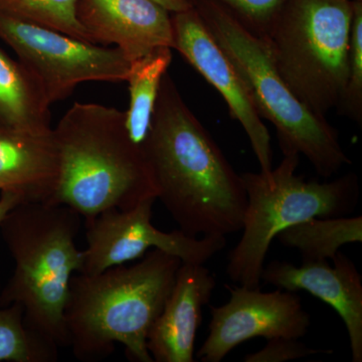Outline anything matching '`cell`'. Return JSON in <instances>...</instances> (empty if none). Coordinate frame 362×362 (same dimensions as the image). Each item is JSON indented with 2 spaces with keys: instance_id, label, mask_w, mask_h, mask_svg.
Instances as JSON below:
<instances>
[{
  "instance_id": "10",
  "label": "cell",
  "mask_w": 362,
  "mask_h": 362,
  "mask_svg": "<svg viewBox=\"0 0 362 362\" xmlns=\"http://www.w3.org/2000/svg\"><path fill=\"white\" fill-rule=\"evenodd\" d=\"M226 288L230 294L228 303L211 307L209 337L197 354L202 362H221L252 338L300 339L310 327V316L295 292H263L240 285Z\"/></svg>"
},
{
  "instance_id": "9",
  "label": "cell",
  "mask_w": 362,
  "mask_h": 362,
  "mask_svg": "<svg viewBox=\"0 0 362 362\" xmlns=\"http://www.w3.org/2000/svg\"><path fill=\"white\" fill-rule=\"evenodd\" d=\"M157 199L140 202L132 209H111L86 221L87 247L83 250L81 273L93 275L112 267L141 259L150 249L160 250L182 263L206 264L226 245L223 235L190 237L177 230L165 233L152 225V206Z\"/></svg>"
},
{
  "instance_id": "6",
  "label": "cell",
  "mask_w": 362,
  "mask_h": 362,
  "mask_svg": "<svg viewBox=\"0 0 362 362\" xmlns=\"http://www.w3.org/2000/svg\"><path fill=\"white\" fill-rule=\"evenodd\" d=\"M300 156L287 154L269 175H240L247 194L243 235L228 255L226 275L235 284L259 288L272 242L290 226L313 218H337L352 213L359 199L354 173L329 182L296 175Z\"/></svg>"
},
{
  "instance_id": "18",
  "label": "cell",
  "mask_w": 362,
  "mask_h": 362,
  "mask_svg": "<svg viewBox=\"0 0 362 362\" xmlns=\"http://www.w3.org/2000/svg\"><path fill=\"white\" fill-rule=\"evenodd\" d=\"M283 246L298 250L302 262L331 259L345 245L362 242V218H313L277 235Z\"/></svg>"
},
{
  "instance_id": "7",
  "label": "cell",
  "mask_w": 362,
  "mask_h": 362,
  "mask_svg": "<svg viewBox=\"0 0 362 362\" xmlns=\"http://www.w3.org/2000/svg\"><path fill=\"white\" fill-rule=\"evenodd\" d=\"M351 20L352 0H287L263 37L286 85L316 115L341 103Z\"/></svg>"
},
{
  "instance_id": "17",
  "label": "cell",
  "mask_w": 362,
  "mask_h": 362,
  "mask_svg": "<svg viewBox=\"0 0 362 362\" xmlns=\"http://www.w3.org/2000/svg\"><path fill=\"white\" fill-rule=\"evenodd\" d=\"M173 62V49L157 47L130 63L127 80L129 107L126 110V126L131 140L144 150L151 127L162 78ZM145 151V150H144Z\"/></svg>"
},
{
  "instance_id": "14",
  "label": "cell",
  "mask_w": 362,
  "mask_h": 362,
  "mask_svg": "<svg viewBox=\"0 0 362 362\" xmlns=\"http://www.w3.org/2000/svg\"><path fill=\"white\" fill-rule=\"evenodd\" d=\"M216 286V277L204 264H181L173 290L147 337L153 361H194L202 308L211 301Z\"/></svg>"
},
{
  "instance_id": "21",
  "label": "cell",
  "mask_w": 362,
  "mask_h": 362,
  "mask_svg": "<svg viewBox=\"0 0 362 362\" xmlns=\"http://www.w3.org/2000/svg\"><path fill=\"white\" fill-rule=\"evenodd\" d=\"M338 109L343 114L362 122V0H352L351 30L346 84Z\"/></svg>"
},
{
  "instance_id": "20",
  "label": "cell",
  "mask_w": 362,
  "mask_h": 362,
  "mask_svg": "<svg viewBox=\"0 0 362 362\" xmlns=\"http://www.w3.org/2000/svg\"><path fill=\"white\" fill-rule=\"evenodd\" d=\"M77 4L78 0H0V13L93 42L78 20Z\"/></svg>"
},
{
  "instance_id": "19",
  "label": "cell",
  "mask_w": 362,
  "mask_h": 362,
  "mask_svg": "<svg viewBox=\"0 0 362 362\" xmlns=\"http://www.w3.org/2000/svg\"><path fill=\"white\" fill-rule=\"evenodd\" d=\"M56 361L58 347L52 346L26 327L23 307L20 304L2 306L0 302V362Z\"/></svg>"
},
{
  "instance_id": "1",
  "label": "cell",
  "mask_w": 362,
  "mask_h": 362,
  "mask_svg": "<svg viewBox=\"0 0 362 362\" xmlns=\"http://www.w3.org/2000/svg\"><path fill=\"white\" fill-rule=\"evenodd\" d=\"M159 199L180 230L199 238L242 230L247 194L220 147L165 74L144 146Z\"/></svg>"
},
{
  "instance_id": "11",
  "label": "cell",
  "mask_w": 362,
  "mask_h": 362,
  "mask_svg": "<svg viewBox=\"0 0 362 362\" xmlns=\"http://www.w3.org/2000/svg\"><path fill=\"white\" fill-rule=\"evenodd\" d=\"M173 49L220 93L233 119L245 130L263 175L273 169L271 136L239 71L207 30L194 6L171 13Z\"/></svg>"
},
{
  "instance_id": "8",
  "label": "cell",
  "mask_w": 362,
  "mask_h": 362,
  "mask_svg": "<svg viewBox=\"0 0 362 362\" xmlns=\"http://www.w3.org/2000/svg\"><path fill=\"white\" fill-rule=\"evenodd\" d=\"M0 40L39 81L49 104L64 101L87 82H126L130 62L117 47L0 13Z\"/></svg>"
},
{
  "instance_id": "5",
  "label": "cell",
  "mask_w": 362,
  "mask_h": 362,
  "mask_svg": "<svg viewBox=\"0 0 362 362\" xmlns=\"http://www.w3.org/2000/svg\"><path fill=\"white\" fill-rule=\"evenodd\" d=\"M207 30L244 81L259 116L277 131L283 154L308 159L316 173L330 178L351 163L326 117L316 115L286 85L265 39L216 0H192Z\"/></svg>"
},
{
  "instance_id": "3",
  "label": "cell",
  "mask_w": 362,
  "mask_h": 362,
  "mask_svg": "<svg viewBox=\"0 0 362 362\" xmlns=\"http://www.w3.org/2000/svg\"><path fill=\"white\" fill-rule=\"evenodd\" d=\"M52 130L61 173L52 204L70 206L88 221L158 197L146 154L128 133L125 111L77 102Z\"/></svg>"
},
{
  "instance_id": "25",
  "label": "cell",
  "mask_w": 362,
  "mask_h": 362,
  "mask_svg": "<svg viewBox=\"0 0 362 362\" xmlns=\"http://www.w3.org/2000/svg\"><path fill=\"white\" fill-rule=\"evenodd\" d=\"M153 1L160 4L171 13L187 11L194 6L190 0H153Z\"/></svg>"
},
{
  "instance_id": "13",
  "label": "cell",
  "mask_w": 362,
  "mask_h": 362,
  "mask_svg": "<svg viewBox=\"0 0 362 362\" xmlns=\"http://www.w3.org/2000/svg\"><path fill=\"white\" fill-rule=\"evenodd\" d=\"M327 261L304 262L302 266L274 261L264 268L262 280L286 291L303 290L330 305L349 332L351 358L362 361V277L349 257L338 252Z\"/></svg>"
},
{
  "instance_id": "4",
  "label": "cell",
  "mask_w": 362,
  "mask_h": 362,
  "mask_svg": "<svg viewBox=\"0 0 362 362\" xmlns=\"http://www.w3.org/2000/svg\"><path fill=\"white\" fill-rule=\"evenodd\" d=\"M81 218L65 204L32 202L14 206L0 223L14 261L0 302L20 304L26 327L58 349L69 345L64 312L71 279L84 266L76 245Z\"/></svg>"
},
{
  "instance_id": "22",
  "label": "cell",
  "mask_w": 362,
  "mask_h": 362,
  "mask_svg": "<svg viewBox=\"0 0 362 362\" xmlns=\"http://www.w3.org/2000/svg\"><path fill=\"white\" fill-rule=\"evenodd\" d=\"M192 1V0H190ZM252 32L267 35L287 0H216Z\"/></svg>"
},
{
  "instance_id": "23",
  "label": "cell",
  "mask_w": 362,
  "mask_h": 362,
  "mask_svg": "<svg viewBox=\"0 0 362 362\" xmlns=\"http://www.w3.org/2000/svg\"><path fill=\"white\" fill-rule=\"evenodd\" d=\"M333 354L332 350L310 349L294 338H276L268 340L264 349L247 354L245 362H284L305 358L316 354Z\"/></svg>"
},
{
  "instance_id": "12",
  "label": "cell",
  "mask_w": 362,
  "mask_h": 362,
  "mask_svg": "<svg viewBox=\"0 0 362 362\" xmlns=\"http://www.w3.org/2000/svg\"><path fill=\"white\" fill-rule=\"evenodd\" d=\"M77 18L94 44L115 45L130 63L173 49L171 13L153 0H78Z\"/></svg>"
},
{
  "instance_id": "15",
  "label": "cell",
  "mask_w": 362,
  "mask_h": 362,
  "mask_svg": "<svg viewBox=\"0 0 362 362\" xmlns=\"http://www.w3.org/2000/svg\"><path fill=\"white\" fill-rule=\"evenodd\" d=\"M61 159L54 130L45 133L0 129V192L23 204H52Z\"/></svg>"
},
{
  "instance_id": "2",
  "label": "cell",
  "mask_w": 362,
  "mask_h": 362,
  "mask_svg": "<svg viewBox=\"0 0 362 362\" xmlns=\"http://www.w3.org/2000/svg\"><path fill=\"white\" fill-rule=\"evenodd\" d=\"M141 259L71 277L64 318L69 345L80 361L103 359L120 343L130 361L153 362L147 337L182 261L157 249Z\"/></svg>"
},
{
  "instance_id": "16",
  "label": "cell",
  "mask_w": 362,
  "mask_h": 362,
  "mask_svg": "<svg viewBox=\"0 0 362 362\" xmlns=\"http://www.w3.org/2000/svg\"><path fill=\"white\" fill-rule=\"evenodd\" d=\"M51 106L35 76L0 49V129L49 132Z\"/></svg>"
},
{
  "instance_id": "24",
  "label": "cell",
  "mask_w": 362,
  "mask_h": 362,
  "mask_svg": "<svg viewBox=\"0 0 362 362\" xmlns=\"http://www.w3.org/2000/svg\"><path fill=\"white\" fill-rule=\"evenodd\" d=\"M0 223L4 220V216H6L14 206H18L20 204H23L18 197L11 194H7V192H0Z\"/></svg>"
}]
</instances>
